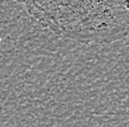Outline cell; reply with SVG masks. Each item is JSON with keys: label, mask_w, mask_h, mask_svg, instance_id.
Wrapping results in <instances>:
<instances>
[{"label": "cell", "mask_w": 129, "mask_h": 127, "mask_svg": "<svg viewBox=\"0 0 129 127\" xmlns=\"http://www.w3.org/2000/svg\"><path fill=\"white\" fill-rule=\"evenodd\" d=\"M42 28L84 45L129 36V0H15Z\"/></svg>", "instance_id": "obj_1"}]
</instances>
